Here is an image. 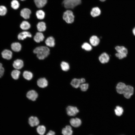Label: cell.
I'll list each match as a JSON object with an SVG mask.
<instances>
[{
	"label": "cell",
	"mask_w": 135,
	"mask_h": 135,
	"mask_svg": "<svg viewBox=\"0 0 135 135\" xmlns=\"http://www.w3.org/2000/svg\"><path fill=\"white\" fill-rule=\"evenodd\" d=\"M115 56L119 59H121L126 57L127 56V55L120 54L117 52Z\"/></svg>",
	"instance_id": "37"
},
{
	"label": "cell",
	"mask_w": 135,
	"mask_h": 135,
	"mask_svg": "<svg viewBox=\"0 0 135 135\" xmlns=\"http://www.w3.org/2000/svg\"><path fill=\"white\" fill-rule=\"evenodd\" d=\"M98 59L101 63L102 64H105L108 62L110 60V56L107 53L104 52L100 55Z\"/></svg>",
	"instance_id": "9"
},
{
	"label": "cell",
	"mask_w": 135,
	"mask_h": 135,
	"mask_svg": "<svg viewBox=\"0 0 135 135\" xmlns=\"http://www.w3.org/2000/svg\"><path fill=\"white\" fill-rule=\"evenodd\" d=\"M30 27V24L26 21H23L20 25V28L24 30H27L29 29Z\"/></svg>",
	"instance_id": "27"
},
{
	"label": "cell",
	"mask_w": 135,
	"mask_h": 135,
	"mask_svg": "<svg viewBox=\"0 0 135 135\" xmlns=\"http://www.w3.org/2000/svg\"><path fill=\"white\" fill-rule=\"evenodd\" d=\"M80 88L82 91H86L88 89V84L87 83H83L80 84Z\"/></svg>",
	"instance_id": "36"
},
{
	"label": "cell",
	"mask_w": 135,
	"mask_h": 135,
	"mask_svg": "<svg viewBox=\"0 0 135 135\" xmlns=\"http://www.w3.org/2000/svg\"><path fill=\"white\" fill-rule=\"evenodd\" d=\"M4 72V69L2 66V64L0 63V78L3 75Z\"/></svg>",
	"instance_id": "38"
},
{
	"label": "cell",
	"mask_w": 135,
	"mask_h": 135,
	"mask_svg": "<svg viewBox=\"0 0 135 135\" xmlns=\"http://www.w3.org/2000/svg\"><path fill=\"white\" fill-rule=\"evenodd\" d=\"M26 96L28 99L34 101L36 100L38 97V95L36 91L32 90L29 91L27 93Z\"/></svg>",
	"instance_id": "8"
},
{
	"label": "cell",
	"mask_w": 135,
	"mask_h": 135,
	"mask_svg": "<svg viewBox=\"0 0 135 135\" xmlns=\"http://www.w3.org/2000/svg\"><path fill=\"white\" fill-rule=\"evenodd\" d=\"M34 1L37 7L38 8H41L46 4L47 0H34Z\"/></svg>",
	"instance_id": "17"
},
{
	"label": "cell",
	"mask_w": 135,
	"mask_h": 135,
	"mask_svg": "<svg viewBox=\"0 0 135 135\" xmlns=\"http://www.w3.org/2000/svg\"><path fill=\"white\" fill-rule=\"evenodd\" d=\"M28 122L30 125L32 127L38 126L39 124V121L36 117L31 116L28 119Z\"/></svg>",
	"instance_id": "11"
},
{
	"label": "cell",
	"mask_w": 135,
	"mask_h": 135,
	"mask_svg": "<svg viewBox=\"0 0 135 135\" xmlns=\"http://www.w3.org/2000/svg\"><path fill=\"white\" fill-rule=\"evenodd\" d=\"M46 45L50 47H54L55 45L54 40L52 36H50L47 38L45 42Z\"/></svg>",
	"instance_id": "22"
},
{
	"label": "cell",
	"mask_w": 135,
	"mask_h": 135,
	"mask_svg": "<svg viewBox=\"0 0 135 135\" xmlns=\"http://www.w3.org/2000/svg\"><path fill=\"white\" fill-rule=\"evenodd\" d=\"M134 89L132 86L130 85L126 86L123 94L125 98L128 99L133 94Z\"/></svg>",
	"instance_id": "4"
},
{
	"label": "cell",
	"mask_w": 135,
	"mask_h": 135,
	"mask_svg": "<svg viewBox=\"0 0 135 135\" xmlns=\"http://www.w3.org/2000/svg\"><path fill=\"white\" fill-rule=\"evenodd\" d=\"M37 27L38 30L40 32L44 31L46 28V24L43 22H39L37 24Z\"/></svg>",
	"instance_id": "24"
},
{
	"label": "cell",
	"mask_w": 135,
	"mask_h": 135,
	"mask_svg": "<svg viewBox=\"0 0 135 135\" xmlns=\"http://www.w3.org/2000/svg\"><path fill=\"white\" fill-rule=\"evenodd\" d=\"M80 82L81 84L84 83L85 82V80L84 78H82L80 79Z\"/></svg>",
	"instance_id": "40"
},
{
	"label": "cell",
	"mask_w": 135,
	"mask_h": 135,
	"mask_svg": "<svg viewBox=\"0 0 135 135\" xmlns=\"http://www.w3.org/2000/svg\"><path fill=\"white\" fill-rule=\"evenodd\" d=\"M70 84L73 87L76 88H78L80 87L81 84L80 79H73L72 80Z\"/></svg>",
	"instance_id": "25"
},
{
	"label": "cell",
	"mask_w": 135,
	"mask_h": 135,
	"mask_svg": "<svg viewBox=\"0 0 135 135\" xmlns=\"http://www.w3.org/2000/svg\"><path fill=\"white\" fill-rule=\"evenodd\" d=\"M50 50L46 46H40L36 48L34 50V52L37 54L38 58L43 60L50 53Z\"/></svg>",
	"instance_id": "1"
},
{
	"label": "cell",
	"mask_w": 135,
	"mask_h": 135,
	"mask_svg": "<svg viewBox=\"0 0 135 135\" xmlns=\"http://www.w3.org/2000/svg\"><path fill=\"white\" fill-rule=\"evenodd\" d=\"M126 86L124 83L122 82L118 83L116 87V90L117 92L120 94H123Z\"/></svg>",
	"instance_id": "10"
},
{
	"label": "cell",
	"mask_w": 135,
	"mask_h": 135,
	"mask_svg": "<svg viewBox=\"0 0 135 135\" xmlns=\"http://www.w3.org/2000/svg\"><path fill=\"white\" fill-rule=\"evenodd\" d=\"M13 66L16 69H21L23 67V62L21 60L17 59L14 62Z\"/></svg>",
	"instance_id": "18"
},
{
	"label": "cell",
	"mask_w": 135,
	"mask_h": 135,
	"mask_svg": "<svg viewBox=\"0 0 135 135\" xmlns=\"http://www.w3.org/2000/svg\"><path fill=\"white\" fill-rule=\"evenodd\" d=\"M24 77L27 80H31L33 77V74L32 73L29 71H24L23 74Z\"/></svg>",
	"instance_id": "29"
},
{
	"label": "cell",
	"mask_w": 135,
	"mask_h": 135,
	"mask_svg": "<svg viewBox=\"0 0 135 135\" xmlns=\"http://www.w3.org/2000/svg\"><path fill=\"white\" fill-rule=\"evenodd\" d=\"M101 10L100 8L96 7L92 8L90 14L92 16L95 17L99 16L101 14Z\"/></svg>",
	"instance_id": "20"
},
{
	"label": "cell",
	"mask_w": 135,
	"mask_h": 135,
	"mask_svg": "<svg viewBox=\"0 0 135 135\" xmlns=\"http://www.w3.org/2000/svg\"><path fill=\"white\" fill-rule=\"evenodd\" d=\"M123 109L121 107L119 106H116L114 110L116 114L118 116H120L122 115L123 112Z\"/></svg>",
	"instance_id": "30"
},
{
	"label": "cell",
	"mask_w": 135,
	"mask_h": 135,
	"mask_svg": "<svg viewBox=\"0 0 135 135\" xmlns=\"http://www.w3.org/2000/svg\"><path fill=\"white\" fill-rule=\"evenodd\" d=\"M55 132L52 130H50L46 135H55Z\"/></svg>",
	"instance_id": "39"
},
{
	"label": "cell",
	"mask_w": 135,
	"mask_h": 135,
	"mask_svg": "<svg viewBox=\"0 0 135 135\" xmlns=\"http://www.w3.org/2000/svg\"><path fill=\"white\" fill-rule=\"evenodd\" d=\"M73 132L72 127L70 125L66 126L62 130L63 135H72Z\"/></svg>",
	"instance_id": "12"
},
{
	"label": "cell",
	"mask_w": 135,
	"mask_h": 135,
	"mask_svg": "<svg viewBox=\"0 0 135 135\" xmlns=\"http://www.w3.org/2000/svg\"><path fill=\"white\" fill-rule=\"evenodd\" d=\"M31 14V10L28 8H24L22 9L20 13L21 16L25 19H29Z\"/></svg>",
	"instance_id": "6"
},
{
	"label": "cell",
	"mask_w": 135,
	"mask_h": 135,
	"mask_svg": "<svg viewBox=\"0 0 135 135\" xmlns=\"http://www.w3.org/2000/svg\"><path fill=\"white\" fill-rule=\"evenodd\" d=\"M7 9L6 7L3 6H0V15L4 16L6 14Z\"/></svg>",
	"instance_id": "35"
},
{
	"label": "cell",
	"mask_w": 135,
	"mask_h": 135,
	"mask_svg": "<svg viewBox=\"0 0 135 135\" xmlns=\"http://www.w3.org/2000/svg\"><path fill=\"white\" fill-rule=\"evenodd\" d=\"M44 38L43 34L41 32H37L34 37V40L37 42L42 41Z\"/></svg>",
	"instance_id": "21"
},
{
	"label": "cell",
	"mask_w": 135,
	"mask_h": 135,
	"mask_svg": "<svg viewBox=\"0 0 135 135\" xmlns=\"http://www.w3.org/2000/svg\"><path fill=\"white\" fill-rule=\"evenodd\" d=\"M66 111L67 114L70 116H76L79 112L77 107L71 106H68L66 108Z\"/></svg>",
	"instance_id": "5"
},
{
	"label": "cell",
	"mask_w": 135,
	"mask_h": 135,
	"mask_svg": "<svg viewBox=\"0 0 135 135\" xmlns=\"http://www.w3.org/2000/svg\"><path fill=\"white\" fill-rule=\"evenodd\" d=\"M100 1L103 2L105 1L106 0H99Z\"/></svg>",
	"instance_id": "42"
},
{
	"label": "cell",
	"mask_w": 135,
	"mask_h": 135,
	"mask_svg": "<svg viewBox=\"0 0 135 135\" xmlns=\"http://www.w3.org/2000/svg\"><path fill=\"white\" fill-rule=\"evenodd\" d=\"M20 74V72L18 70H14L12 72L11 75L12 78L14 80L18 79Z\"/></svg>",
	"instance_id": "32"
},
{
	"label": "cell",
	"mask_w": 135,
	"mask_h": 135,
	"mask_svg": "<svg viewBox=\"0 0 135 135\" xmlns=\"http://www.w3.org/2000/svg\"><path fill=\"white\" fill-rule=\"evenodd\" d=\"M60 66L62 70L64 71H67L69 69V65L67 62H66L64 61L62 62Z\"/></svg>",
	"instance_id": "31"
},
{
	"label": "cell",
	"mask_w": 135,
	"mask_h": 135,
	"mask_svg": "<svg viewBox=\"0 0 135 135\" xmlns=\"http://www.w3.org/2000/svg\"><path fill=\"white\" fill-rule=\"evenodd\" d=\"M81 47L82 49L88 51L91 50L92 49L91 45L86 42L84 43L82 46Z\"/></svg>",
	"instance_id": "33"
},
{
	"label": "cell",
	"mask_w": 135,
	"mask_h": 135,
	"mask_svg": "<svg viewBox=\"0 0 135 135\" xmlns=\"http://www.w3.org/2000/svg\"><path fill=\"white\" fill-rule=\"evenodd\" d=\"M37 132L40 135H44L46 131V128L43 125H40L38 126L36 128Z\"/></svg>",
	"instance_id": "28"
},
{
	"label": "cell",
	"mask_w": 135,
	"mask_h": 135,
	"mask_svg": "<svg viewBox=\"0 0 135 135\" xmlns=\"http://www.w3.org/2000/svg\"><path fill=\"white\" fill-rule=\"evenodd\" d=\"M37 84L39 87L43 88L47 86L48 83L47 80L45 78H42L38 79Z\"/></svg>",
	"instance_id": "14"
},
{
	"label": "cell",
	"mask_w": 135,
	"mask_h": 135,
	"mask_svg": "<svg viewBox=\"0 0 135 135\" xmlns=\"http://www.w3.org/2000/svg\"><path fill=\"white\" fill-rule=\"evenodd\" d=\"M11 47L12 50L16 52H19L21 48V45L18 42H16L12 43Z\"/></svg>",
	"instance_id": "23"
},
{
	"label": "cell",
	"mask_w": 135,
	"mask_h": 135,
	"mask_svg": "<svg viewBox=\"0 0 135 135\" xmlns=\"http://www.w3.org/2000/svg\"><path fill=\"white\" fill-rule=\"evenodd\" d=\"M74 18L73 12L71 10H66L63 13V19L68 24L73 23L74 20Z\"/></svg>",
	"instance_id": "3"
},
{
	"label": "cell",
	"mask_w": 135,
	"mask_h": 135,
	"mask_svg": "<svg viewBox=\"0 0 135 135\" xmlns=\"http://www.w3.org/2000/svg\"><path fill=\"white\" fill-rule=\"evenodd\" d=\"M132 33L135 36V27L132 30Z\"/></svg>",
	"instance_id": "41"
},
{
	"label": "cell",
	"mask_w": 135,
	"mask_h": 135,
	"mask_svg": "<svg viewBox=\"0 0 135 135\" xmlns=\"http://www.w3.org/2000/svg\"><path fill=\"white\" fill-rule=\"evenodd\" d=\"M90 42L91 45L93 46L98 45L100 42L99 38L96 36L94 35L91 36L90 39Z\"/></svg>",
	"instance_id": "13"
},
{
	"label": "cell",
	"mask_w": 135,
	"mask_h": 135,
	"mask_svg": "<svg viewBox=\"0 0 135 135\" xmlns=\"http://www.w3.org/2000/svg\"><path fill=\"white\" fill-rule=\"evenodd\" d=\"M70 125L74 128H78L80 126L82 122L81 120L78 118H72L70 119Z\"/></svg>",
	"instance_id": "7"
},
{
	"label": "cell",
	"mask_w": 135,
	"mask_h": 135,
	"mask_svg": "<svg viewBox=\"0 0 135 135\" xmlns=\"http://www.w3.org/2000/svg\"><path fill=\"white\" fill-rule=\"evenodd\" d=\"M32 36V34L29 32L24 31L18 34V37L19 40H23L27 37L30 38Z\"/></svg>",
	"instance_id": "16"
},
{
	"label": "cell",
	"mask_w": 135,
	"mask_h": 135,
	"mask_svg": "<svg viewBox=\"0 0 135 135\" xmlns=\"http://www.w3.org/2000/svg\"><path fill=\"white\" fill-rule=\"evenodd\" d=\"M36 14L37 18L40 20L44 19L45 15V12L42 10H37Z\"/></svg>",
	"instance_id": "26"
},
{
	"label": "cell",
	"mask_w": 135,
	"mask_h": 135,
	"mask_svg": "<svg viewBox=\"0 0 135 135\" xmlns=\"http://www.w3.org/2000/svg\"><path fill=\"white\" fill-rule=\"evenodd\" d=\"M115 49L118 53L126 55L128 54L127 49L123 46H117L116 47Z\"/></svg>",
	"instance_id": "19"
},
{
	"label": "cell",
	"mask_w": 135,
	"mask_h": 135,
	"mask_svg": "<svg viewBox=\"0 0 135 135\" xmlns=\"http://www.w3.org/2000/svg\"><path fill=\"white\" fill-rule=\"evenodd\" d=\"M81 2V0H64L62 3L66 8L73 9Z\"/></svg>",
	"instance_id": "2"
},
{
	"label": "cell",
	"mask_w": 135,
	"mask_h": 135,
	"mask_svg": "<svg viewBox=\"0 0 135 135\" xmlns=\"http://www.w3.org/2000/svg\"><path fill=\"white\" fill-rule=\"evenodd\" d=\"M20 4L17 0H13L11 2V6L14 10L18 9L20 6Z\"/></svg>",
	"instance_id": "34"
},
{
	"label": "cell",
	"mask_w": 135,
	"mask_h": 135,
	"mask_svg": "<svg viewBox=\"0 0 135 135\" xmlns=\"http://www.w3.org/2000/svg\"><path fill=\"white\" fill-rule=\"evenodd\" d=\"M21 1H24V0H20Z\"/></svg>",
	"instance_id": "43"
},
{
	"label": "cell",
	"mask_w": 135,
	"mask_h": 135,
	"mask_svg": "<svg viewBox=\"0 0 135 135\" xmlns=\"http://www.w3.org/2000/svg\"><path fill=\"white\" fill-rule=\"evenodd\" d=\"M2 55L3 58L8 60L11 59L12 58V52L9 50H5L2 52Z\"/></svg>",
	"instance_id": "15"
}]
</instances>
